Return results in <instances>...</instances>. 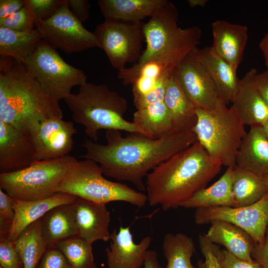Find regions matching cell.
Instances as JSON below:
<instances>
[{"label": "cell", "instance_id": "1", "mask_svg": "<svg viewBox=\"0 0 268 268\" xmlns=\"http://www.w3.org/2000/svg\"><path fill=\"white\" fill-rule=\"evenodd\" d=\"M106 144L84 138L80 145L86 150L81 157L98 163L104 175L134 184L141 191L149 171L197 141L193 130L173 131L160 138L132 133L124 137L121 131H106Z\"/></svg>", "mask_w": 268, "mask_h": 268}, {"label": "cell", "instance_id": "2", "mask_svg": "<svg viewBox=\"0 0 268 268\" xmlns=\"http://www.w3.org/2000/svg\"><path fill=\"white\" fill-rule=\"evenodd\" d=\"M222 166L197 140L148 174L145 187L149 204L159 205L164 211L178 208L206 187Z\"/></svg>", "mask_w": 268, "mask_h": 268}, {"label": "cell", "instance_id": "3", "mask_svg": "<svg viewBox=\"0 0 268 268\" xmlns=\"http://www.w3.org/2000/svg\"><path fill=\"white\" fill-rule=\"evenodd\" d=\"M63 117L59 101L43 90L22 63L0 56V121L30 136L42 121Z\"/></svg>", "mask_w": 268, "mask_h": 268}, {"label": "cell", "instance_id": "4", "mask_svg": "<svg viewBox=\"0 0 268 268\" xmlns=\"http://www.w3.org/2000/svg\"><path fill=\"white\" fill-rule=\"evenodd\" d=\"M64 101L73 120L84 127L85 134L94 142L98 140L101 130L124 131L146 136L133 122L124 119L128 109L126 99L105 84L87 82L79 86L77 93H71Z\"/></svg>", "mask_w": 268, "mask_h": 268}, {"label": "cell", "instance_id": "5", "mask_svg": "<svg viewBox=\"0 0 268 268\" xmlns=\"http://www.w3.org/2000/svg\"><path fill=\"white\" fill-rule=\"evenodd\" d=\"M197 122L193 129L197 140L209 155L222 165L234 167L238 152L247 134L235 107L219 99L211 110L197 109Z\"/></svg>", "mask_w": 268, "mask_h": 268}, {"label": "cell", "instance_id": "6", "mask_svg": "<svg viewBox=\"0 0 268 268\" xmlns=\"http://www.w3.org/2000/svg\"><path fill=\"white\" fill-rule=\"evenodd\" d=\"M103 175L95 161H77L56 187V192L69 194L97 203L122 201L139 208L145 205L147 201L146 195L125 184L109 180Z\"/></svg>", "mask_w": 268, "mask_h": 268}, {"label": "cell", "instance_id": "7", "mask_svg": "<svg viewBox=\"0 0 268 268\" xmlns=\"http://www.w3.org/2000/svg\"><path fill=\"white\" fill-rule=\"evenodd\" d=\"M178 10L168 0L150 17L143 26L145 49L137 63H142L155 55L169 53L185 57L197 47L201 31L197 26L182 29L178 25Z\"/></svg>", "mask_w": 268, "mask_h": 268}, {"label": "cell", "instance_id": "8", "mask_svg": "<svg viewBox=\"0 0 268 268\" xmlns=\"http://www.w3.org/2000/svg\"><path fill=\"white\" fill-rule=\"evenodd\" d=\"M69 155L54 159L35 161L15 172L0 174V189L19 200L33 201L48 199L72 165L77 161Z\"/></svg>", "mask_w": 268, "mask_h": 268}, {"label": "cell", "instance_id": "9", "mask_svg": "<svg viewBox=\"0 0 268 268\" xmlns=\"http://www.w3.org/2000/svg\"><path fill=\"white\" fill-rule=\"evenodd\" d=\"M43 90L57 101L65 99L75 86L87 82L82 69L65 62L56 49L40 41L33 52L22 62Z\"/></svg>", "mask_w": 268, "mask_h": 268}, {"label": "cell", "instance_id": "10", "mask_svg": "<svg viewBox=\"0 0 268 268\" xmlns=\"http://www.w3.org/2000/svg\"><path fill=\"white\" fill-rule=\"evenodd\" d=\"M144 22L105 18L94 30L98 47L107 55L111 66L120 71L127 63L140 60Z\"/></svg>", "mask_w": 268, "mask_h": 268}, {"label": "cell", "instance_id": "11", "mask_svg": "<svg viewBox=\"0 0 268 268\" xmlns=\"http://www.w3.org/2000/svg\"><path fill=\"white\" fill-rule=\"evenodd\" d=\"M35 28L42 40L49 46L67 54L81 52L94 47L98 43L94 32L84 27L72 13L68 1L46 20H35Z\"/></svg>", "mask_w": 268, "mask_h": 268}, {"label": "cell", "instance_id": "12", "mask_svg": "<svg viewBox=\"0 0 268 268\" xmlns=\"http://www.w3.org/2000/svg\"><path fill=\"white\" fill-rule=\"evenodd\" d=\"M194 220L198 225L220 220L244 230L255 243L262 245L268 227V192L258 201L247 206H215L197 208Z\"/></svg>", "mask_w": 268, "mask_h": 268}, {"label": "cell", "instance_id": "13", "mask_svg": "<svg viewBox=\"0 0 268 268\" xmlns=\"http://www.w3.org/2000/svg\"><path fill=\"white\" fill-rule=\"evenodd\" d=\"M198 47L190 51L175 69L183 90L198 108L214 109L219 99L215 85L201 61Z\"/></svg>", "mask_w": 268, "mask_h": 268}, {"label": "cell", "instance_id": "14", "mask_svg": "<svg viewBox=\"0 0 268 268\" xmlns=\"http://www.w3.org/2000/svg\"><path fill=\"white\" fill-rule=\"evenodd\" d=\"M74 123L60 118L42 121L30 136L36 152V160L54 159L68 155L73 148Z\"/></svg>", "mask_w": 268, "mask_h": 268}, {"label": "cell", "instance_id": "15", "mask_svg": "<svg viewBox=\"0 0 268 268\" xmlns=\"http://www.w3.org/2000/svg\"><path fill=\"white\" fill-rule=\"evenodd\" d=\"M35 161L31 136L0 120V173L23 169Z\"/></svg>", "mask_w": 268, "mask_h": 268}, {"label": "cell", "instance_id": "16", "mask_svg": "<svg viewBox=\"0 0 268 268\" xmlns=\"http://www.w3.org/2000/svg\"><path fill=\"white\" fill-rule=\"evenodd\" d=\"M110 246L105 250L108 268H141L151 243L150 236L134 243L130 227L121 226L111 233Z\"/></svg>", "mask_w": 268, "mask_h": 268}, {"label": "cell", "instance_id": "17", "mask_svg": "<svg viewBox=\"0 0 268 268\" xmlns=\"http://www.w3.org/2000/svg\"><path fill=\"white\" fill-rule=\"evenodd\" d=\"M73 205L77 236L92 244L110 240L111 217L106 204L77 198Z\"/></svg>", "mask_w": 268, "mask_h": 268}, {"label": "cell", "instance_id": "18", "mask_svg": "<svg viewBox=\"0 0 268 268\" xmlns=\"http://www.w3.org/2000/svg\"><path fill=\"white\" fill-rule=\"evenodd\" d=\"M257 72L256 69L252 68L246 73L231 102L243 125L250 127L263 126L268 119V105L255 83Z\"/></svg>", "mask_w": 268, "mask_h": 268}, {"label": "cell", "instance_id": "19", "mask_svg": "<svg viewBox=\"0 0 268 268\" xmlns=\"http://www.w3.org/2000/svg\"><path fill=\"white\" fill-rule=\"evenodd\" d=\"M213 51L237 69L248 41V28L223 20L212 23Z\"/></svg>", "mask_w": 268, "mask_h": 268}, {"label": "cell", "instance_id": "20", "mask_svg": "<svg viewBox=\"0 0 268 268\" xmlns=\"http://www.w3.org/2000/svg\"><path fill=\"white\" fill-rule=\"evenodd\" d=\"M77 197L64 193H57L48 199L26 201L14 199V217L8 239L14 242L29 225L43 217L57 206L73 203Z\"/></svg>", "mask_w": 268, "mask_h": 268}, {"label": "cell", "instance_id": "21", "mask_svg": "<svg viewBox=\"0 0 268 268\" xmlns=\"http://www.w3.org/2000/svg\"><path fill=\"white\" fill-rule=\"evenodd\" d=\"M197 51L215 85L219 98L226 104L231 102L240 84L237 69L218 56L211 47L198 48Z\"/></svg>", "mask_w": 268, "mask_h": 268}, {"label": "cell", "instance_id": "22", "mask_svg": "<svg viewBox=\"0 0 268 268\" xmlns=\"http://www.w3.org/2000/svg\"><path fill=\"white\" fill-rule=\"evenodd\" d=\"M235 166L260 175H268V136L263 126L250 127L239 149Z\"/></svg>", "mask_w": 268, "mask_h": 268}, {"label": "cell", "instance_id": "23", "mask_svg": "<svg viewBox=\"0 0 268 268\" xmlns=\"http://www.w3.org/2000/svg\"><path fill=\"white\" fill-rule=\"evenodd\" d=\"M206 234L207 239L244 260L253 261L252 253L256 244L252 237L240 227L225 221H211Z\"/></svg>", "mask_w": 268, "mask_h": 268}, {"label": "cell", "instance_id": "24", "mask_svg": "<svg viewBox=\"0 0 268 268\" xmlns=\"http://www.w3.org/2000/svg\"><path fill=\"white\" fill-rule=\"evenodd\" d=\"M164 102L170 114L173 131L193 130L197 122V107L183 90L175 70L167 82Z\"/></svg>", "mask_w": 268, "mask_h": 268}, {"label": "cell", "instance_id": "25", "mask_svg": "<svg viewBox=\"0 0 268 268\" xmlns=\"http://www.w3.org/2000/svg\"><path fill=\"white\" fill-rule=\"evenodd\" d=\"M234 167H228L214 183L194 194L183 201L180 207L186 208H207L215 206L234 207L232 192Z\"/></svg>", "mask_w": 268, "mask_h": 268}, {"label": "cell", "instance_id": "26", "mask_svg": "<svg viewBox=\"0 0 268 268\" xmlns=\"http://www.w3.org/2000/svg\"><path fill=\"white\" fill-rule=\"evenodd\" d=\"M42 235L47 248L77 236L73 203L57 206L41 218Z\"/></svg>", "mask_w": 268, "mask_h": 268}, {"label": "cell", "instance_id": "27", "mask_svg": "<svg viewBox=\"0 0 268 268\" xmlns=\"http://www.w3.org/2000/svg\"><path fill=\"white\" fill-rule=\"evenodd\" d=\"M167 0H99L98 5L105 18L142 21L151 17Z\"/></svg>", "mask_w": 268, "mask_h": 268}, {"label": "cell", "instance_id": "28", "mask_svg": "<svg viewBox=\"0 0 268 268\" xmlns=\"http://www.w3.org/2000/svg\"><path fill=\"white\" fill-rule=\"evenodd\" d=\"M232 192L234 207L247 206L260 201L268 192L263 176L234 167Z\"/></svg>", "mask_w": 268, "mask_h": 268}, {"label": "cell", "instance_id": "29", "mask_svg": "<svg viewBox=\"0 0 268 268\" xmlns=\"http://www.w3.org/2000/svg\"><path fill=\"white\" fill-rule=\"evenodd\" d=\"M133 122L151 138H160L173 132L170 114L164 101L136 110Z\"/></svg>", "mask_w": 268, "mask_h": 268}, {"label": "cell", "instance_id": "30", "mask_svg": "<svg viewBox=\"0 0 268 268\" xmlns=\"http://www.w3.org/2000/svg\"><path fill=\"white\" fill-rule=\"evenodd\" d=\"M42 40L36 28L18 31L0 26V55L22 62L31 55Z\"/></svg>", "mask_w": 268, "mask_h": 268}, {"label": "cell", "instance_id": "31", "mask_svg": "<svg viewBox=\"0 0 268 268\" xmlns=\"http://www.w3.org/2000/svg\"><path fill=\"white\" fill-rule=\"evenodd\" d=\"M41 218L29 225L14 241L24 268H36L47 249L42 232Z\"/></svg>", "mask_w": 268, "mask_h": 268}, {"label": "cell", "instance_id": "32", "mask_svg": "<svg viewBox=\"0 0 268 268\" xmlns=\"http://www.w3.org/2000/svg\"><path fill=\"white\" fill-rule=\"evenodd\" d=\"M162 249L167 261L166 268H195L191 258L195 252V245L193 239L186 234L166 233Z\"/></svg>", "mask_w": 268, "mask_h": 268}, {"label": "cell", "instance_id": "33", "mask_svg": "<svg viewBox=\"0 0 268 268\" xmlns=\"http://www.w3.org/2000/svg\"><path fill=\"white\" fill-rule=\"evenodd\" d=\"M92 245L76 236L61 241L56 247L73 268H97Z\"/></svg>", "mask_w": 268, "mask_h": 268}, {"label": "cell", "instance_id": "34", "mask_svg": "<svg viewBox=\"0 0 268 268\" xmlns=\"http://www.w3.org/2000/svg\"><path fill=\"white\" fill-rule=\"evenodd\" d=\"M198 241L201 252L204 261H198L200 268H223L222 265V250L206 237L205 234H200Z\"/></svg>", "mask_w": 268, "mask_h": 268}, {"label": "cell", "instance_id": "35", "mask_svg": "<svg viewBox=\"0 0 268 268\" xmlns=\"http://www.w3.org/2000/svg\"><path fill=\"white\" fill-rule=\"evenodd\" d=\"M34 20H46L67 2V0H24Z\"/></svg>", "mask_w": 268, "mask_h": 268}, {"label": "cell", "instance_id": "36", "mask_svg": "<svg viewBox=\"0 0 268 268\" xmlns=\"http://www.w3.org/2000/svg\"><path fill=\"white\" fill-rule=\"evenodd\" d=\"M0 26L15 31H27L35 29V23L31 12L25 6L10 16L0 19Z\"/></svg>", "mask_w": 268, "mask_h": 268}, {"label": "cell", "instance_id": "37", "mask_svg": "<svg viewBox=\"0 0 268 268\" xmlns=\"http://www.w3.org/2000/svg\"><path fill=\"white\" fill-rule=\"evenodd\" d=\"M0 265L2 268H24L15 242L8 238L0 239Z\"/></svg>", "mask_w": 268, "mask_h": 268}, {"label": "cell", "instance_id": "38", "mask_svg": "<svg viewBox=\"0 0 268 268\" xmlns=\"http://www.w3.org/2000/svg\"><path fill=\"white\" fill-rule=\"evenodd\" d=\"M36 268H73L56 247L48 248Z\"/></svg>", "mask_w": 268, "mask_h": 268}, {"label": "cell", "instance_id": "39", "mask_svg": "<svg viewBox=\"0 0 268 268\" xmlns=\"http://www.w3.org/2000/svg\"><path fill=\"white\" fill-rule=\"evenodd\" d=\"M222 265L223 268H262L256 261L242 260L225 249L222 250Z\"/></svg>", "mask_w": 268, "mask_h": 268}, {"label": "cell", "instance_id": "40", "mask_svg": "<svg viewBox=\"0 0 268 268\" xmlns=\"http://www.w3.org/2000/svg\"><path fill=\"white\" fill-rule=\"evenodd\" d=\"M68 7L74 16L82 23L89 17L91 7L88 0H67Z\"/></svg>", "mask_w": 268, "mask_h": 268}, {"label": "cell", "instance_id": "41", "mask_svg": "<svg viewBox=\"0 0 268 268\" xmlns=\"http://www.w3.org/2000/svg\"><path fill=\"white\" fill-rule=\"evenodd\" d=\"M13 198L0 189V217L12 222L15 214L13 207Z\"/></svg>", "mask_w": 268, "mask_h": 268}, {"label": "cell", "instance_id": "42", "mask_svg": "<svg viewBox=\"0 0 268 268\" xmlns=\"http://www.w3.org/2000/svg\"><path fill=\"white\" fill-rule=\"evenodd\" d=\"M252 257L262 268H268V227L264 244L262 245L255 244Z\"/></svg>", "mask_w": 268, "mask_h": 268}, {"label": "cell", "instance_id": "43", "mask_svg": "<svg viewBox=\"0 0 268 268\" xmlns=\"http://www.w3.org/2000/svg\"><path fill=\"white\" fill-rule=\"evenodd\" d=\"M24 6V0H0V19L10 16Z\"/></svg>", "mask_w": 268, "mask_h": 268}, {"label": "cell", "instance_id": "44", "mask_svg": "<svg viewBox=\"0 0 268 268\" xmlns=\"http://www.w3.org/2000/svg\"><path fill=\"white\" fill-rule=\"evenodd\" d=\"M256 85L268 105V68L257 73L255 78Z\"/></svg>", "mask_w": 268, "mask_h": 268}, {"label": "cell", "instance_id": "45", "mask_svg": "<svg viewBox=\"0 0 268 268\" xmlns=\"http://www.w3.org/2000/svg\"><path fill=\"white\" fill-rule=\"evenodd\" d=\"M143 268H162L159 261L158 254L155 251L148 250Z\"/></svg>", "mask_w": 268, "mask_h": 268}, {"label": "cell", "instance_id": "46", "mask_svg": "<svg viewBox=\"0 0 268 268\" xmlns=\"http://www.w3.org/2000/svg\"><path fill=\"white\" fill-rule=\"evenodd\" d=\"M259 47L264 57L265 65L268 68V31L260 41Z\"/></svg>", "mask_w": 268, "mask_h": 268}, {"label": "cell", "instance_id": "47", "mask_svg": "<svg viewBox=\"0 0 268 268\" xmlns=\"http://www.w3.org/2000/svg\"><path fill=\"white\" fill-rule=\"evenodd\" d=\"M208 0H188V3L191 7L196 6H204Z\"/></svg>", "mask_w": 268, "mask_h": 268}, {"label": "cell", "instance_id": "48", "mask_svg": "<svg viewBox=\"0 0 268 268\" xmlns=\"http://www.w3.org/2000/svg\"><path fill=\"white\" fill-rule=\"evenodd\" d=\"M263 127H264V129L268 136V119L263 126Z\"/></svg>", "mask_w": 268, "mask_h": 268}, {"label": "cell", "instance_id": "49", "mask_svg": "<svg viewBox=\"0 0 268 268\" xmlns=\"http://www.w3.org/2000/svg\"><path fill=\"white\" fill-rule=\"evenodd\" d=\"M265 181H266V182L267 183V184H268V175H264L263 176Z\"/></svg>", "mask_w": 268, "mask_h": 268}, {"label": "cell", "instance_id": "50", "mask_svg": "<svg viewBox=\"0 0 268 268\" xmlns=\"http://www.w3.org/2000/svg\"><path fill=\"white\" fill-rule=\"evenodd\" d=\"M0 268H2L0 266Z\"/></svg>", "mask_w": 268, "mask_h": 268}, {"label": "cell", "instance_id": "51", "mask_svg": "<svg viewBox=\"0 0 268 268\" xmlns=\"http://www.w3.org/2000/svg\"><path fill=\"white\" fill-rule=\"evenodd\" d=\"M198 268H199V267H198Z\"/></svg>", "mask_w": 268, "mask_h": 268}]
</instances>
